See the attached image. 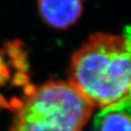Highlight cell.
<instances>
[{"instance_id":"1","label":"cell","mask_w":131,"mask_h":131,"mask_svg":"<svg viewBox=\"0 0 131 131\" xmlns=\"http://www.w3.org/2000/svg\"><path fill=\"white\" fill-rule=\"evenodd\" d=\"M68 77L93 107L131 113V26L121 36H91L72 56Z\"/></svg>"},{"instance_id":"2","label":"cell","mask_w":131,"mask_h":131,"mask_svg":"<svg viewBox=\"0 0 131 131\" xmlns=\"http://www.w3.org/2000/svg\"><path fill=\"white\" fill-rule=\"evenodd\" d=\"M92 108L69 82L48 81L26 96L10 131H82Z\"/></svg>"},{"instance_id":"3","label":"cell","mask_w":131,"mask_h":131,"mask_svg":"<svg viewBox=\"0 0 131 131\" xmlns=\"http://www.w3.org/2000/svg\"><path fill=\"white\" fill-rule=\"evenodd\" d=\"M37 6L44 22L56 29L71 27L83 9L82 0H37Z\"/></svg>"},{"instance_id":"4","label":"cell","mask_w":131,"mask_h":131,"mask_svg":"<svg viewBox=\"0 0 131 131\" xmlns=\"http://www.w3.org/2000/svg\"><path fill=\"white\" fill-rule=\"evenodd\" d=\"M94 124L97 131H131V113L117 106L106 107L96 114Z\"/></svg>"},{"instance_id":"5","label":"cell","mask_w":131,"mask_h":131,"mask_svg":"<svg viewBox=\"0 0 131 131\" xmlns=\"http://www.w3.org/2000/svg\"><path fill=\"white\" fill-rule=\"evenodd\" d=\"M10 77V72L6 63L4 61V58L0 55V86L5 85Z\"/></svg>"}]
</instances>
